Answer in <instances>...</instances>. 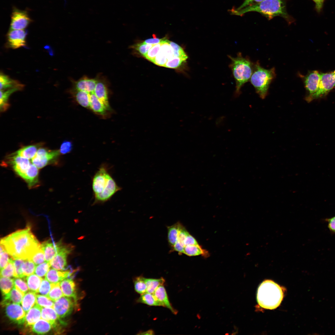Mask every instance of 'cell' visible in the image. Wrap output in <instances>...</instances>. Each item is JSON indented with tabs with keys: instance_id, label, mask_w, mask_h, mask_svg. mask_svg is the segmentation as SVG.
I'll return each instance as SVG.
<instances>
[{
	"instance_id": "4fadbf2b",
	"label": "cell",
	"mask_w": 335,
	"mask_h": 335,
	"mask_svg": "<svg viewBox=\"0 0 335 335\" xmlns=\"http://www.w3.org/2000/svg\"><path fill=\"white\" fill-rule=\"evenodd\" d=\"M26 35L27 32L25 29H10L7 35V45L13 49L25 46Z\"/></svg>"
},
{
	"instance_id": "9c48e42d",
	"label": "cell",
	"mask_w": 335,
	"mask_h": 335,
	"mask_svg": "<svg viewBox=\"0 0 335 335\" xmlns=\"http://www.w3.org/2000/svg\"><path fill=\"white\" fill-rule=\"evenodd\" d=\"M32 21L27 11L13 7L11 15L10 29H24Z\"/></svg>"
},
{
	"instance_id": "be15d7a7",
	"label": "cell",
	"mask_w": 335,
	"mask_h": 335,
	"mask_svg": "<svg viewBox=\"0 0 335 335\" xmlns=\"http://www.w3.org/2000/svg\"><path fill=\"white\" fill-rule=\"evenodd\" d=\"M197 318H198L199 319H200L201 318L200 315H199V314H197Z\"/></svg>"
},
{
	"instance_id": "4316f807",
	"label": "cell",
	"mask_w": 335,
	"mask_h": 335,
	"mask_svg": "<svg viewBox=\"0 0 335 335\" xmlns=\"http://www.w3.org/2000/svg\"><path fill=\"white\" fill-rule=\"evenodd\" d=\"M41 318L50 323L53 327H55L59 319L57 314L52 307H42L41 309Z\"/></svg>"
},
{
	"instance_id": "9a60e30c",
	"label": "cell",
	"mask_w": 335,
	"mask_h": 335,
	"mask_svg": "<svg viewBox=\"0 0 335 335\" xmlns=\"http://www.w3.org/2000/svg\"><path fill=\"white\" fill-rule=\"evenodd\" d=\"M4 307L6 314L10 320L19 324L24 323L26 313L20 304L9 303Z\"/></svg>"
},
{
	"instance_id": "4dcf8cb0",
	"label": "cell",
	"mask_w": 335,
	"mask_h": 335,
	"mask_svg": "<svg viewBox=\"0 0 335 335\" xmlns=\"http://www.w3.org/2000/svg\"><path fill=\"white\" fill-rule=\"evenodd\" d=\"M77 102L81 106L89 108L90 98L88 93L85 91L72 89Z\"/></svg>"
},
{
	"instance_id": "c3c4849f",
	"label": "cell",
	"mask_w": 335,
	"mask_h": 335,
	"mask_svg": "<svg viewBox=\"0 0 335 335\" xmlns=\"http://www.w3.org/2000/svg\"><path fill=\"white\" fill-rule=\"evenodd\" d=\"M186 61L181 58L174 56L167 62L164 67L173 69L177 68L186 63Z\"/></svg>"
},
{
	"instance_id": "681fc988",
	"label": "cell",
	"mask_w": 335,
	"mask_h": 335,
	"mask_svg": "<svg viewBox=\"0 0 335 335\" xmlns=\"http://www.w3.org/2000/svg\"><path fill=\"white\" fill-rule=\"evenodd\" d=\"M24 261V260L21 259H13L14 268V278L26 277L24 276L22 270V266Z\"/></svg>"
},
{
	"instance_id": "f546056e",
	"label": "cell",
	"mask_w": 335,
	"mask_h": 335,
	"mask_svg": "<svg viewBox=\"0 0 335 335\" xmlns=\"http://www.w3.org/2000/svg\"><path fill=\"white\" fill-rule=\"evenodd\" d=\"M36 293L31 291L25 294L21 303L22 308L25 313H27L36 304Z\"/></svg>"
},
{
	"instance_id": "f1b7e54d",
	"label": "cell",
	"mask_w": 335,
	"mask_h": 335,
	"mask_svg": "<svg viewBox=\"0 0 335 335\" xmlns=\"http://www.w3.org/2000/svg\"><path fill=\"white\" fill-rule=\"evenodd\" d=\"M39 146L40 144L27 146L20 149L14 153L24 158L32 159L36 154Z\"/></svg>"
},
{
	"instance_id": "2e32d148",
	"label": "cell",
	"mask_w": 335,
	"mask_h": 335,
	"mask_svg": "<svg viewBox=\"0 0 335 335\" xmlns=\"http://www.w3.org/2000/svg\"><path fill=\"white\" fill-rule=\"evenodd\" d=\"M121 188L118 186L111 176L106 186L100 193L95 195V202H104L109 200Z\"/></svg>"
},
{
	"instance_id": "603a6c76",
	"label": "cell",
	"mask_w": 335,
	"mask_h": 335,
	"mask_svg": "<svg viewBox=\"0 0 335 335\" xmlns=\"http://www.w3.org/2000/svg\"><path fill=\"white\" fill-rule=\"evenodd\" d=\"M42 308L36 303L27 312L24 322L25 326H31L40 319L41 317Z\"/></svg>"
},
{
	"instance_id": "52a82bcc",
	"label": "cell",
	"mask_w": 335,
	"mask_h": 335,
	"mask_svg": "<svg viewBox=\"0 0 335 335\" xmlns=\"http://www.w3.org/2000/svg\"><path fill=\"white\" fill-rule=\"evenodd\" d=\"M335 86V75L333 72L321 73V79L317 91L308 96L306 99L310 102L322 96L329 92Z\"/></svg>"
},
{
	"instance_id": "6da1fadb",
	"label": "cell",
	"mask_w": 335,
	"mask_h": 335,
	"mask_svg": "<svg viewBox=\"0 0 335 335\" xmlns=\"http://www.w3.org/2000/svg\"><path fill=\"white\" fill-rule=\"evenodd\" d=\"M0 245L13 259L31 260L41 244L27 226L1 239Z\"/></svg>"
},
{
	"instance_id": "7c38bea8",
	"label": "cell",
	"mask_w": 335,
	"mask_h": 335,
	"mask_svg": "<svg viewBox=\"0 0 335 335\" xmlns=\"http://www.w3.org/2000/svg\"><path fill=\"white\" fill-rule=\"evenodd\" d=\"M8 159L9 163L16 173L23 178L31 164L28 159L14 153L9 156Z\"/></svg>"
},
{
	"instance_id": "83f0119b",
	"label": "cell",
	"mask_w": 335,
	"mask_h": 335,
	"mask_svg": "<svg viewBox=\"0 0 335 335\" xmlns=\"http://www.w3.org/2000/svg\"><path fill=\"white\" fill-rule=\"evenodd\" d=\"M32 331L38 334H44L49 332L52 327L48 322L40 319L30 326Z\"/></svg>"
},
{
	"instance_id": "f35d334b",
	"label": "cell",
	"mask_w": 335,
	"mask_h": 335,
	"mask_svg": "<svg viewBox=\"0 0 335 335\" xmlns=\"http://www.w3.org/2000/svg\"><path fill=\"white\" fill-rule=\"evenodd\" d=\"M64 296L60 285V282L52 283L51 290L47 296L54 302Z\"/></svg>"
},
{
	"instance_id": "f5cc1de1",
	"label": "cell",
	"mask_w": 335,
	"mask_h": 335,
	"mask_svg": "<svg viewBox=\"0 0 335 335\" xmlns=\"http://www.w3.org/2000/svg\"><path fill=\"white\" fill-rule=\"evenodd\" d=\"M36 265H38L45 262L44 252L41 248L34 254L31 259Z\"/></svg>"
},
{
	"instance_id": "6125c7cd",
	"label": "cell",
	"mask_w": 335,
	"mask_h": 335,
	"mask_svg": "<svg viewBox=\"0 0 335 335\" xmlns=\"http://www.w3.org/2000/svg\"><path fill=\"white\" fill-rule=\"evenodd\" d=\"M138 334L142 335H153L154 334V331L152 330H149L148 331L140 333Z\"/></svg>"
},
{
	"instance_id": "8992f818",
	"label": "cell",
	"mask_w": 335,
	"mask_h": 335,
	"mask_svg": "<svg viewBox=\"0 0 335 335\" xmlns=\"http://www.w3.org/2000/svg\"><path fill=\"white\" fill-rule=\"evenodd\" d=\"M56 253L50 261L51 267L54 269L63 270L67 264L68 255L71 252L74 247L70 244H65L60 241L56 243Z\"/></svg>"
},
{
	"instance_id": "ba28073f",
	"label": "cell",
	"mask_w": 335,
	"mask_h": 335,
	"mask_svg": "<svg viewBox=\"0 0 335 335\" xmlns=\"http://www.w3.org/2000/svg\"><path fill=\"white\" fill-rule=\"evenodd\" d=\"M60 154L59 150H50L45 148L38 149L36 154L32 159V162L38 168L55 162Z\"/></svg>"
},
{
	"instance_id": "ffe728a7",
	"label": "cell",
	"mask_w": 335,
	"mask_h": 335,
	"mask_svg": "<svg viewBox=\"0 0 335 335\" xmlns=\"http://www.w3.org/2000/svg\"><path fill=\"white\" fill-rule=\"evenodd\" d=\"M71 273L69 270H59L52 268L50 269L45 279L51 283H57L69 276Z\"/></svg>"
},
{
	"instance_id": "7a4b0ae2",
	"label": "cell",
	"mask_w": 335,
	"mask_h": 335,
	"mask_svg": "<svg viewBox=\"0 0 335 335\" xmlns=\"http://www.w3.org/2000/svg\"><path fill=\"white\" fill-rule=\"evenodd\" d=\"M286 1L287 0H264L239 10L233 8L230 10V12L232 15L242 16L248 12L255 11L260 13L269 20L279 16L284 18L290 25L295 20L287 11Z\"/></svg>"
},
{
	"instance_id": "44dd1931",
	"label": "cell",
	"mask_w": 335,
	"mask_h": 335,
	"mask_svg": "<svg viewBox=\"0 0 335 335\" xmlns=\"http://www.w3.org/2000/svg\"><path fill=\"white\" fill-rule=\"evenodd\" d=\"M95 91V89L92 92H87L88 93L90 98L89 108L97 114L105 115L109 110L96 96Z\"/></svg>"
},
{
	"instance_id": "e0dca14e",
	"label": "cell",
	"mask_w": 335,
	"mask_h": 335,
	"mask_svg": "<svg viewBox=\"0 0 335 335\" xmlns=\"http://www.w3.org/2000/svg\"><path fill=\"white\" fill-rule=\"evenodd\" d=\"M321 74L317 71L310 72L304 78V82L306 89L309 93V95L314 93L319 86Z\"/></svg>"
},
{
	"instance_id": "7402d4cb",
	"label": "cell",
	"mask_w": 335,
	"mask_h": 335,
	"mask_svg": "<svg viewBox=\"0 0 335 335\" xmlns=\"http://www.w3.org/2000/svg\"><path fill=\"white\" fill-rule=\"evenodd\" d=\"M34 164H30L23 178L30 188L34 187L38 184V170Z\"/></svg>"
},
{
	"instance_id": "74e56055",
	"label": "cell",
	"mask_w": 335,
	"mask_h": 335,
	"mask_svg": "<svg viewBox=\"0 0 335 335\" xmlns=\"http://www.w3.org/2000/svg\"><path fill=\"white\" fill-rule=\"evenodd\" d=\"M0 288L3 295L9 293L14 286L13 279L0 277Z\"/></svg>"
},
{
	"instance_id": "816d5d0a",
	"label": "cell",
	"mask_w": 335,
	"mask_h": 335,
	"mask_svg": "<svg viewBox=\"0 0 335 335\" xmlns=\"http://www.w3.org/2000/svg\"><path fill=\"white\" fill-rule=\"evenodd\" d=\"M161 45V43L154 45L144 56L146 59L152 62L159 52Z\"/></svg>"
},
{
	"instance_id": "680465c9",
	"label": "cell",
	"mask_w": 335,
	"mask_h": 335,
	"mask_svg": "<svg viewBox=\"0 0 335 335\" xmlns=\"http://www.w3.org/2000/svg\"><path fill=\"white\" fill-rule=\"evenodd\" d=\"M315 3V10L318 13H320L323 9L325 0H312Z\"/></svg>"
},
{
	"instance_id": "484cf974",
	"label": "cell",
	"mask_w": 335,
	"mask_h": 335,
	"mask_svg": "<svg viewBox=\"0 0 335 335\" xmlns=\"http://www.w3.org/2000/svg\"><path fill=\"white\" fill-rule=\"evenodd\" d=\"M41 247L44 252L45 261L50 263L56 253V243L48 240L41 244Z\"/></svg>"
},
{
	"instance_id": "6f0895ef",
	"label": "cell",
	"mask_w": 335,
	"mask_h": 335,
	"mask_svg": "<svg viewBox=\"0 0 335 335\" xmlns=\"http://www.w3.org/2000/svg\"><path fill=\"white\" fill-rule=\"evenodd\" d=\"M264 0H245L243 3L238 8L235 9L239 10L248 6L260 2Z\"/></svg>"
},
{
	"instance_id": "e575fe53",
	"label": "cell",
	"mask_w": 335,
	"mask_h": 335,
	"mask_svg": "<svg viewBox=\"0 0 335 335\" xmlns=\"http://www.w3.org/2000/svg\"><path fill=\"white\" fill-rule=\"evenodd\" d=\"M19 88H14L0 90V105L1 111H4L9 107L7 100L10 95L14 92L20 90Z\"/></svg>"
},
{
	"instance_id": "3957f363",
	"label": "cell",
	"mask_w": 335,
	"mask_h": 335,
	"mask_svg": "<svg viewBox=\"0 0 335 335\" xmlns=\"http://www.w3.org/2000/svg\"><path fill=\"white\" fill-rule=\"evenodd\" d=\"M231 60L230 68L236 83L235 96H239L243 85L249 81L252 74L254 64L248 58L239 53L236 57L228 56Z\"/></svg>"
},
{
	"instance_id": "60d3db41",
	"label": "cell",
	"mask_w": 335,
	"mask_h": 335,
	"mask_svg": "<svg viewBox=\"0 0 335 335\" xmlns=\"http://www.w3.org/2000/svg\"><path fill=\"white\" fill-rule=\"evenodd\" d=\"M36 267V264L32 261L29 260H24L22 266V270L24 276L26 277L34 274Z\"/></svg>"
},
{
	"instance_id": "5bb4252c",
	"label": "cell",
	"mask_w": 335,
	"mask_h": 335,
	"mask_svg": "<svg viewBox=\"0 0 335 335\" xmlns=\"http://www.w3.org/2000/svg\"><path fill=\"white\" fill-rule=\"evenodd\" d=\"M111 176L104 166L100 168L92 180V188L95 195L103 191Z\"/></svg>"
},
{
	"instance_id": "d6986e66",
	"label": "cell",
	"mask_w": 335,
	"mask_h": 335,
	"mask_svg": "<svg viewBox=\"0 0 335 335\" xmlns=\"http://www.w3.org/2000/svg\"><path fill=\"white\" fill-rule=\"evenodd\" d=\"M162 306L167 308L174 314L177 311L172 306L170 303L165 288L163 285L159 286L153 293Z\"/></svg>"
},
{
	"instance_id": "30bf717a",
	"label": "cell",
	"mask_w": 335,
	"mask_h": 335,
	"mask_svg": "<svg viewBox=\"0 0 335 335\" xmlns=\"http://www.w3.org/2000/svg\"><path fill=\"white\" fill-rule=\"evenodd\" d=\"M75 306L73 298L64 296L54 302L53 308L59 318H63L70 315Z\"/></svg>"
},
{
	"instance_id": "7bdbcfd3",
	"label": "cell",
	"mask_w": 335,
	"mask_h": 335,
	"mask_svg": "<svg viewBox=\"0 0 335 335\" xmlns=\"http://www.w3.org/2000/svg\"><path fill=\"white\" fill-rule=\"evenodd\" d=\"M169 43L173 49L174 56L186 60L188 56L183 48L173 42L169 41Z\"/></svg>"
},
{
	"instance_id": "11a10c76",
	"label": "cell",
	"mask_w": 335,
	"mask_h": 335,
	"mask_svg": "<svg viewBox=\"0 0 335 335\" xmlns=\"http://www.w3.org/2000/svg\"><path fill=\"white\" fill-rule=\"evenodd\" d=\"M73 148V144L71 141H65L61 145L59 151L60 154H65L71 152Z\"/></svg>"
},
{
	"instance_id": "8fae6325",
	"label": "cell",
	"mask_w": 335,
	"mask_h": 335,
	"mask_svg": "<svg viewBox=\"0 0 335 335\" xmlns=\"http://www.w3.org/2000/svg\"><path fill=\"white\" fill-rule=\"evenodd\" d=\"M163 39L161 42L160 50L152 62L157 65L164 67L167 62L174 56L173 49L169 43V40L166 38Z\"/></svg>"
},
{
	"instance_id": "1f68e13d",
	"label": "cell",
	"mask_w": 335,
	"mask_h": 335,
	"mask_svg": "<svg viewBox=\"0 0 335 335\" xmlns=\"http://www.w3.org/2000/svg\"><path fill=\"white\" fill-rule=\"evenodd\" d=\"M183 253L189 256L200 255L206 257L208 256V251L203 249L199 245H189L185 246Z\"/></svg>"
},
{
	"instance_id": "ac0fdd59",
	"label": "cell",
	"mask_w": 335,
	"mask_h": 335,
	"mask_svg": "<svg viewBox=\"0 0 335 335\" xmlns=\"http://www.w3.org/2000/svg\"><path fill=\"white\" fill-rule=\"evenodd\" d=\"M60 285L64 296L73 298L76 306L78 300L77 289L74 280L65 278L60 282Z\"/></svg>"
},
{
	"instance_id": "91938a15",
	"label": "cell",
	"mask_w": 335,
	"mask_h": 335,
	"mask_svg": "<svg viewBox=\"0 0 335 335\" xmlns=\"http://www.w3.org/2000/svg\"><path fill=\"white\" fill-rule=\"evenodd\" d=\"M163 38L159 39L156 37L149 38L145 40L143 42L147 44L155 45L160 43L163 40Z\"/></svg>"
},
{
	"instance_id": "9f6ffc18",
	"label": "cell",
	"mask_w": 335,
	"mask_h": 335,
	"mask_svg": "<svg viewBox=\"0 0 335 335\" xmlns=\"http://www.w3.org/2000/svg\"><path fill=\"white\" fill-rule=\"evenodd\" d=\"M184 243L185 246L189 245H199L195 239L189 233L185 237Z\"/></svg>"
},
{
	"instance_id": "ab89813d",
	"label": "cell",
	"mask_w": 335,
	"mask_h": 335,
	"mask_svg": "<svg viewBox=\"0 0 335 335\" xmlns=\"http://www.w3.org/2000/svg\"><path fill=\"white\" fill-rule=\"evenodd\" d=\"M134 289L136 291L141 294L147 293V286L145 278L142 276L136 277L134 281Z\"/></svg>"
},
{
	"instance_id": "7dc6e473",
	"label": "cell",
	"mask_w": 335,
	"mask_h": 335,
	"mask_svg": "<svg viewBox=\"0 0 335 335\" xmlns=\"http://www.w3.org/2000/svg\"><path fill=\"white\" fill-rule=\"evenodd\" d=\"M154 45L147 44L143 42L132 45L130 47L138 51L144 57Z\"/></svg>"
},
{
	"instance_id": "b9f144b4",
	"label": "cell",
	"mask_w": 335,
	"mask_h": 335,
	"mask_svg": "<svg viewBox=\"0 0 335 335\" xmlns=\"http://www.w3.org/2000/svg\"><path fill=\"white\" fill-rule=\"evenodd\" d=\"M0 270V277L8 278L14 277V268L13 259L10 258L6 266Z\"/></svg>"
},
{
	"instance_id": "94428289",
	"label": "cell",
	"mask_w": 335,
	"mask_h": 335,
	"mask_svg": "<svg viewBox=\"0 0 335 335\" xmlns=\"http://www.w3.org/2000/svg\"><path fill=\"white\" fill-rule=\"evenodd\" d=\"M328 227L330 231L335 233V217L327 219Z\"/></svg>"
},
{
	"instance_id": "cb8c5ba5",
	"label": "cell",
	"mask_w": 335,
	"mask_h": 335,
	"mask_svg": "<svg viewBox=\"0 0 335 335\" xmlns=\"http://www.w3.org/2000/svg\"><path fill=\"white\" fill-rule=\"evenodd\" d=\"M25 294L17 289L14 286L10 292L4 295L1 305L4 307L6 305L11 303L20 304Z\"/></svg>"
},
{
	"instance_id": "ee69618b",
	"label": "cell",
	"mask_w": 335,
	"mask_h": 335,
	"mask_svg": "<svg viewBox=\"0 0 335 335\" xmlns=\"http://www.w3.org/2000/svg\"><path fill=\"white\" fill-rule=\"evenodd\" d=\"M51 266L50 263L45 261L43 263L37 265L34 273L39 277L43 278L45 277Z\"/></svg>"
},
{
	"instance_id": "d4e9b609",
	"label": "cell",
	"mask_w": 335,
	"mask_h": 335,
	"mask_svg": "<svg viewBox=\"0 0 335 335\" xmlns=\"http://www.w3.org/2000/svg\"><path fill=\"white\" fill-rule=\"evenodd\" d=\"M0 90L17 88L22 89L23 85L18 81L13 80L8 76L1 73L0 75Z\"/></svg>"
},
{
	"instance_id": "836d02e7",
	"label": "cell",
	"mask_w": 335,
	"mask_h": 335,
	"mask_svg": "<svg viewBox=\"0 0 335 335\" xmlns=\"http://www.w3.org/2000/svg\"><path fill=\"white\" fill-rule=\"evenodd\" d=\"M180 223L178 222L167 227L168 239L169 245L172 248L176 243L179 233Z\"/></svg>"
},
{
	"instance_id": "f907efd6",
	"label": "cell",
	"mask_w": 335,
	"mask_h": 335,
	"mask_svg": "<svg viewBox=\"0 0 335 335\" xmlns=\"http://www.w3.org/2000/svg\"><path fill=\"white\" fill-rule=\"evenodd\" d=\"M52 283L47 280L42 279L38 293L47 296L51 288Z\"/></svg>"
},
{
	"instance_id": "d6a6232c",
	"label": "cell",
	"mask_w": 335,
	"mask_h": 335,
	"mask_svg": "<svg viewBox=\"0 0 335 335\" xmlns=\"http://www.w3.org/2000/svg\"><path fill=\"white\" fill-rule=\"evenodd\" d=\"M42 279L35 274H33L26 276L25 279L29 290L36 293H38Z\"/></svg>"
},
{
	"instance_id": "d590c367",
	"label": "cell",
	"mask_w": 335,
	"mask_h": 335,
	"mask_svg": "<svg viewBox=\"0 0 335 335\" xmlns=\"http://www.w3.org/2000/svg\"><path fill=\"white\" fill-rule=\"evenodd\" d=\"M137 302L150 306H162L153 294L148 293L141 294Z\"/></svg>"
},
{
	"instance_id": "8d00e7d4",
	"label": "cell",
	"mask_w": 335,
	"mask_h": 335,
	"mask_svg": "<svg viewBox=\"0 0 335 335\" xmlns=\"http://www.w3.org/2000/svg\"><path fill=\"white\" fill-rule=\"evenodd\" d=\"M147 286V293L153 294L159 286L163 285L165 282L163 278L153 279L145 278Z\"/></svg>"
},
{
	"instance_id": "e7e4bbea",
	"label": "cell",
	"mask_w": 335,
	"mask_h": 335,
	"mask_svg": "<svg viewBox=\"0 0 335 335\" xmlns=\"http://www.w3.org/2000/svg\"><path fill=\"white\" fill-rule=\"evenodd\" d=\"M333 73H334V75H335V70H334V71L333 72Z\"/></svg>"
},
{
	"instance_id": "f6af8a7d",
	"label": "cell",
	"mask_w": 335,
	"mask_h": 335,
	"mask_svg": "<svg viewBox=\"0 0 335 335\" xmlns=\"http://www.w3.org/2000/svg\"><path fill=\"white\" fill-rule=\"evenodd\" d=\"M36 303L42 307H53L54 301L47 296L39 294L36 295Z\"/></svg>"
},
{
	"instance_id": "5b68a950",
	"label": "cell",
	"mask_w": 335,
	"mask_h": 335,
	"mask_svg": "<svg viewBox=\"0 0 335 335\" xmlns=\"http://www.w3.org/2000/svg\"><path fill=\"white\" fill-rule=\"evenodd\" d=\"M275 77V69L272 68L266 69L261 67L258 62L254 64L250 79L256 92L262 99L266 96L270 85Z\"/></svg>"
},
{
	"instance_id": "db71d44e",
	"label": "cell",
	"mask_w": 335,
	"mask_h": 335,
	"mask_svg": "<svg viewBox=\"0 0 335 335\" xmlns=\"http://www.w3.org/2000/svg\"><path fill=\"white\" fill-rule=\"evenodd\" d=\"M0 270L5 267L8 264L9 259V254L3 247L0 245Z\"/></svg>"
},
{
	"instance_id": "277c9868",
	"label": "cell",
	"mask_w": 335,
	"mask_h": 335,
	"mask_svg": "<svg viewBox=\"0 0 335 335\" xmlns=\"http://www.w3.org/2000/svg\"><path fill=\"white\" fill-rule=\"evenodd\" d=\"M282 288L271 280H266L260 285L258 289L257 298L259 305L262 307L274 309L281 303L283 297Z\"/></svg>"
},
{
	"instance_id": "bcb514c9",
	"label": "cell",
	"mask_w": 335,
	"mask_h": 335,
	"mask_svg": "<svg viewBox=\"0 0 335 335\" xmlns=\"http://www.w3.org/2000/svg\"><path fill=\"white\" fill-rule=\"evenodd\" d=\"M26 277H15L13 279L14 286L24 294L29 290L27 283L25 281Z\"/></svg>"
}]
</instances>
